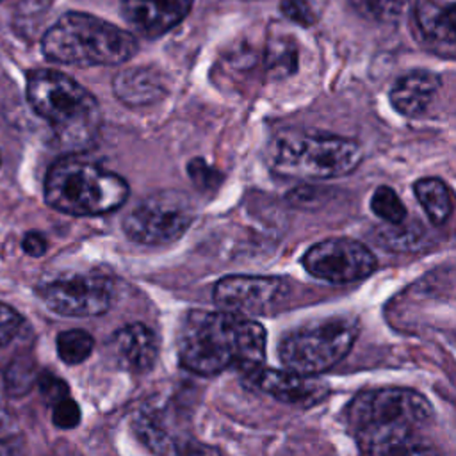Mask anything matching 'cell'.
Segmentation results:
<instances>
[{
	"mask_svg": "<svg viewBox=\"0 0 456 456\" xmlns=\"http://www.w3.org/2000/svg\"><path fill=\"white\" fill-rule=\"evenodd\" d=\"M21 248L30 256H41L46 251V239L37 232H28L21 240Z\"/></svg>",
	"mask_w": 456,
	"mask_h": 456,
	"instance_id": "cell-30",
	"label": "cell"
},
{
	"mask_svg": "<svg viewBox=\"0 0 456 456\" xmlns=\"http://www.w3.org/2000/svg\"><path fill=\"white\" fill-rule=\"evenodd\" d=\"M135 433L141 438L144 445H148L153 452H159L162 456L169 454L173 451V440L167 436L166 429L157 422V419L150 415H141L135 422Z\"/></svg>",
	"mask_w": 456,
	"mask_h": 456,
	"instance_id": "cell-23",
	"label": "cell"
},
{
	"mask_svg": "<svg viewBox=\"0 0 456 456\" xmlns=\"http://www.w3.org/2000/svg\"><path fill=\"white\" fill-rule=\"evenodd\" d=\"M192 0H123L121 12L134 30L159 37L176 27L191 11Z\"/></svg>",
	"mask_w": 456,
	"mask_h": 456,
	"instance_id": "cell-14",
	"label": "cell"
},
{
	"mask_svg": "<svg viewBox=\"0 0 456 456\" xmlns=\"http://www.w3.org/2000/svg\"><path fill=\"white\" fill-rule=\"evenodd\" d=\"M189 175H191L192 182H194L198 187H201V189H205V187H214V180H216V178L221 180V175H219L214 167H210L205 160H200V159L191 160V164H189Z\"/></svg>",
	"mask_w": 456,
	"mask_h": 456,
	"instance_id": "cell-29",
	"label": "cell"
},
{
	"mask_svg": "<svg viewBox=\"0 0 456 456\" xmlns=\"http://www.w3.org/2000/svg\"><path fill=\"white\" fill-rule=\"evenodd\" d=\"M39 388H41V394L45 395V399H46L50 404H55V403H59L61 399H64V397L69 395L68 385H66L62 379H59V378L52 376V374H43V376L39 378Z\"/></svg>",
	"mask_w": 456,
	"mask_h": 456,
	"instance_id": "cell-28",
	"label": "cell"
},
{
	"mask_svg": "<svg viewBox=\"0 0 456 456\" xmlns=\"http://www.w3.org/2000/svg\"><path fill=\"white\" fill-rule=\"evenodd\" d=\"M440 86V77L431 71H410L394 84L390 91V103L403 116H420L431 105Z\"/></svg>",
	"mask_w": 456,
	"mask_h": 456,
	"instance_id": "cell-16",
	"label": "cell"
},
{
	"mask_svg": "<svg viewBox=\"0 0 456 456\" xmlns=\"http://www.w3.org/2000/svg\"><path fill=\"white\" fill-rule=\"evenodd\" d=\"M21 328V317L20 314L0 301V347L9 344L14 335H18Z\"/></svg>",
	"mask_w": 456,
	"mask_h": 456,
	"instance_id": "cell-25",
	"label": "cell"
},
{
	"mask_svg": "<svg viewBox=\"0 0 456 456\" xmlns=\"http://www.w3.org/2000/svg\"><path fill=\"white\" fill-rule=\"evenodd\" d=\"M0 164H2V157H0Z\"/></svg>",
	"mask_w": 456,
	"mask_h": 456,
	"instance_id": "cell-32",
	"label": "cell"
},
{
	"mask_svg": "<svg viewBox=\"0 0 456 456\" xmlns=\"http://www.w3.org/2000/svg\"><path fill=\"white\" fill-rule=\"evenodd\" d=\"M415 196L435 224H444L452 212V200L447 185L438 178H420L413 185Z\"/></svg>",
	"mask_w": 456,
	"mask_h": 456,
	"instance_id": "cell-18",
	"label": "cell"
},
{
	"mask_svg": "<svg viewBox=\"0 0 456 456\" xmlns=\"http://www.w3.org/2000/svg\"><path fill=\"white\" fill-rule=\"evenodd\" d=\"M173 452L176 456H223L221 451L214 445L198 442L194 438H180L173 444Z\"/></svg>",
	"mask_w": 456,
	"mask_h": 456,
	"instance_id": "cell-27",
	"label": "cell"
},
{
	"mask_svg": "<svg viewBox=\"0 0 456 456\" xmlns=\"http://www.w3.org/2000/svg\"><path fill=\"white\" fill-rule=\"evenodd\" d=\"M265 340L264 326L249 317L192 310L178 333V360L200 376H214L228 367L246 372L264 365Z\"/></svg>",
	"mask_w": 456,
	"mask_h": 456,
	"instance_id": "cell-2",
	"label": "cell"
},
{
	"mask_svg": "<svg viewBox=\"0 0 456 456\" xmlns=\"http://www.w3.org/2000/svg\"><path fill=\"white\" fill-rule=\"evenodd\" d=\"M43 303L66 317H94L112 306V281L100 274H73L45 283L39 289Z\"/></svg>",
	"mask_w": 456,
	"mask_h": 456,
	"instance_id": "cell-10",
	"label": "cell"
},
{
	"mask_svg": "<svg viewBox=\"0 0 456 456\" xmlns=\"http://www.w3.org/2000/svg\"><path fill=\"white\" fill-rule=\"evenodd\" d=\"M48 61L73 66H112L137 53L135 37L105 20L86 12H66L43 36Z\"/></svg>",
	"mask_w": 456,
	"mask_h": 456,
	"instance_id": "cell-4",
	"label": "cell"
},
{
	"mask_svg": "<svg viewBox=\"0 0 456 456\" xmlns=\"http://www.w3.org/2000/svg\"><path fill=\"white\" fill-rule=\"evenodd\" d=\"M194 219V205L180 191H160L139 201L123 219L125 235L139 244L157 246L178 239Z\"/></svg>",
	"mask_w": 456,
	"mask_h": 456,
	"instance_id": "cell-8",
	"label": "cell"
},
{
	"mask_svg": "<svg viewBox=\"0 0 456 456\" xmlns=\"http://www.w3.org/2000/svg\"><path fill=\"white\" fill-rule=\"evenodd\" d=\"M128 196L126 182L98 164L68 155L52 164L45 180L46 203L69 216H102L116 210Z\"/></svg>",
	"mask_w": 456,
	"mask_h": 456,
	"instance_id": "cell-5",
	"label": "cell"
},
{
	"mask_svg": "<svg viewBox=\"0 0 456 456\" xmlns=\"http://www.w3.org/2000/svg\"><path fill=\"white\" fill-rule=\"evenodd\" d=\"M411 11L413 32L422 45L451 57L456 46L454 4H444L440 0H417L411 5Z\"/></svg>",
	"mask_w": 456,
	"mask_h": 456,
	"instance_id": "cell-13",
	"label": "cell"
},
{
	"mask_svg": "<svg viewBox=\"0 0 456 456\" xmlns=\"http://www.w3.org/2000/svg\"><path fill=\"white\" fill-rule=\"evenodd\" d=\"M358 335L353 317H330L289 331L280 346L278 356L285 369L305 376L330 370L351 351Z\"/></svg>",
	"mask_w": 456,
	"mask_h": 456,
	"instance_id": "cell-7",
	"label": "cell"
},
{
	"mask_svg": "<svg viewBox=\"0 0 456 456\" xmlns=\"http://www.w3.org/2000/svg\"><path fill=\"white\" fill-rule=\"evenodd\" d=\"M32 110L53 130L59 142L71 150L86 148L100 128L96 98L71 77L57 69H36L27 77Z\"/></svg>",
	"mask_w": 456,
	"mask_h": 456,
	"instance_id": "cell-3",
	"label": "cell"
},
{
	"mask_svg": "<svg viewBox=\"0 0 456 456\" xmlns=\"http://www.w3.org/2000/svg\"><path fill=\"white\" fill-rule=\"evenodd\" d=\"M347 4L370 21H395L413 5V0H347Z\"/></svg>",
	"mask_w": 456,
	"mask_h": 456,
	"instance_id": "cell-20",
	"label": "cell"
},
{
	"mask_svg": "<svg viewBox=\"0 0 456 456\" xmlns=\"http://www.w3.org/2000/svg\"><path fill=\"white\" fill-rule=\"evenodd\" d=\"M370 210L383 221L401 224L406 219V207L392 187L381 185L370 198Z\"/></svg>",
	"mask_w": 456,
	"mask_h": 456,
	"instance_id": "cell-21",
	"label": "cell"
},
{
	"mask_svg": "<svg viewBox=\"0 0 456 456\" xmlns=\"http://www.w3.org/2000/svg\"><path fill=\"white\" fill-rule=\"evenodd\" d=\"M360 160V146L333 134L283 130L267 146L269 167L289 178H335L354 171Z\"/></svg>",
	"mask_w": 456,
	"mask_h": 456,
	"instance_id": "cell-6",
	"label": "cell"
},
{
	"mask_svg": "<svg viewBox=\"0 0 456 456\" xmlns=\"http://www.w3.org/2000/svg\"><path fill=\"white\" fill-rule=\"evenodd\" d=\"M248 385H253L256 390L290 404L312 406L319 403L328 394V383L315 378L297 374L294 370H278L269 367H255L244 372Z\"/></svg>",
	"mask_w": 456,
	"mask_h": 456,
	"instance_id": "cell-12",
	"label": "cell"
},
{
	"mask_svg": "<svg viewBox=\"0 0 456 456\" xmlns=\"http://www.w3.org/2000/svg\"><path fill=\"white\" fill-rule=\"evenodd\" d=\"M431 419V403L404 387L363 390L347 406L349 428L365 456H442L422 433Z\"/></svg>",
	"mask_w": 456,
	"mask_h": 456,
	"instance_id": "cell-1",
	"label": "cell"
},
{
	"mask_svg": "<svg viewBox=\"0 0 456 456\" xmlns=\"http://www.w3.org/2000/svg\"><path fill=\"white\" fill-rule=\"evenodd\" d=\"M55 346H57L59 358L64 363L77 365L91 354V351L94 347V340L84 330H66L57 335Z\"/></svg>",
	"mask_w": 456,
	"mask_h": 456,
	"instance_id": "cell-19",
	"label": "cell"
},
{
	"mask_svg": "<svg viewBox=\"0 0 456 456\" xmlns=\"http://www.w3.org/2000/svg\"><path fill=\"white\" fill-rule=\"evenodd\" d=\"M114 94L130 107L151 105L166 94V78L151 66L121 69L112 80Z\"/></svg>",
	"mask_w": 456,
	"mask_h": 456,
	"instance_id": "cell-17",
	"label": "cell"
},
{
	"mask_svg": "<svg viewBox=\"0 0 456 456\" xmlns=\"http://www.w3.org/2000/svg\"><path fill=\"white\" fill-rule=\"evenodd\" d=\"M290 294V285L280 276H224L214 285L212 297L223 312L264 315L278 308Z\"/></svg>",
	"mask_w": 456,
	"mask_h": 456,
	"instance_id": "cell-11",
	"label": "cell"
},
{
	"mask_svg": "<svg viewBox=\"0 0 456 456\" xmlns=\"http://www.w3.org/2000/svg\"><path fill=\"white\" fill-rule=\"evenodd\" d=\"M159 344L151 328L132 322L119 328L112 337V354L116 363L130 372H148L157 360Z\"/></svg>",
	"mask_w": 456,
	"mask_h": 456,
	"instance_id": "cell-15",
	"label": "cell"
},
{
	"mask_svg": "<svg viewBox=\"0 0 456 456\" xmlns=\"http://www.w3.org/2000/svg\"><path fill=\"white\" fill-rule=\"evenodd\" d=\"M281 12L301 25L315 23V12L306 0H281Z\"/></svg>",
	"mask_w": 456,
	"mask_h": 456,
	"instance_id": "cell-26",
	"label": "cell"
},
{
	"mask_svg": "<svg viewBox=\"0 0 456 456\" xmlns=\"http://www.w3.org/2000/svg\"><path fill=\"white\" fill-rule=\"evenodd\" d=\"M374 253L354 239L333 237L314 244L303 255V267L330 283H351L376 271Z\"/></svg>",
	"mask_w": 456,
	"mask_h": 456,
	"instance_id": "cell-9",
	"label": "cell"
},
{
	"mask_svg": "<svg viewBox=\"0 0 456 456\" xmlns=\"http://www.w3.org/2000/svg\"><path fill=\"white\" fill-rule=\"evenodd\" d=\"M36 378L37 374L34 360L28 356H18L5 369V388L12 397L23 395L32 388Z\"/></svg>",
	"mask_w": 456,
	"mask_h": 456,
	"instance_id": "cell-22",
	"label": "cell"
},
{
	"mask_svg": "<svg viewBox=\"0 0 456 456\" xmlns=\"http://www.w3.org/2000/svg\"><path fill=\"white\" fill-rule=\"evenodd\" d=\"M0 456H21V452L12 442L0 440Z\"/></svg>",
	"mask_w": 456,
	"mask_h": 456,
	"instance_id": "cell-31",
	"label": "cell"
},
{
	"mask_svg": "<svg viewBox=\"0 0 456 456\" xmlns=\"http://www.w3.org/2000/svg\"><path fill=\"white\" fill-rule=\"evenodd\" d=\"M52 422L61 429H71L80 422V408L68 395L59 403L52 404Z\"/></svg>",
	"mask_w": 456,
	"mask_h": 456,
	"instance_id": "cell-24",
	"label": "cell"
}]
</instances>
